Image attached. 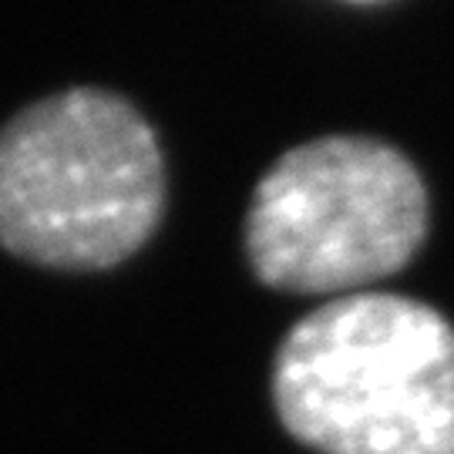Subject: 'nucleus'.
I'll use <instances>...</instances> for the list:
<instances>
[{
    "label": "nucleus",
    "mask_w": 454,
    "mask_h": 454,
    "mask_svg": "<svg viewBox=\"0 0 454 454\" xmlns=\"http://www.w3.org/2000/svg\"><path fill=\"white\" fill-rule=\"evenodd\" d=\"M273 404L320 454H454V326L397 293L326 300L276 347Z\"/></svg>",
    "instance_id": "1"
},
{
    "label": "nucleus",
    "mask_w": 454,
    "mask_h": 454,
    "mask_svg": "<svg viewBox=\"0 0 454 454\" xmlns=\"http://www.w3.org/2000/svg\"><path fill=\"white\" fill-rule=\"evenodd\" d=\"M165 159L155 129L105 88H67L0 129V246L48 270L125 262L159 229Z\"/></svg>",
    "instance_id": "2"
},
{
    "label": "nucleus",
    "mask_w": 454,
    "mask_h": 454,
    "mask_svg": "<svg viewBox=\"0 0 454 454\" xmlns=\"http://www.w3.org/2000/svg\"><path fill=\"white\" fill-rule=\"evenodd\" d=\"M427 239V189L401 148L324 135L279 155L246 212V260L260 283L350 296L387 279Z\"/></svg>",
    "instance_id": "3"
}]
</instances>
